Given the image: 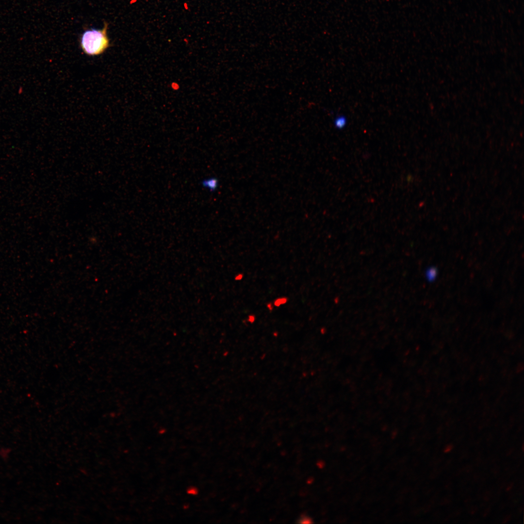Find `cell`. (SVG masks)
I'll use <instances>...</instances> for the list:
<instances>
[{"instance_id":"9c48e42d","label":"cell","mask_w":524,"mask_h":524,"mask_svg":"<svg viewBox=\"0 0 524 524\" xmlns=\"http://www.w3.org/2000/svg\"><path fill=\"white\" fill-rule=\"evenodd\" d=\"M512 486L513 485H512V483H510L509 485H508L507 486V490H508V491L509 490L512 488Z\"/></svg>"},{"instance_id":"5b68a950","label":"cell","mask_w":524,"mask_h":524,"mask_svg":"<svg viewBox=\"0 0 524 524\" xmlns=\"http://www.w3.org/2000/svg\"><path fill=\"white\" fill-rule=\"evenodd\" d=\"M491 497V492L489 491H485L483 494V498L485 501L489 500Z\"/></svg>"},{"instance_id":"7a4b0ae2","label":"cell","mask_w":524,"mask_h":524,"mask_svg":"<svg viewBox=\"0 0 524 524\" xmlns=\"http://www.w3.org/2000/svg\"><path fill=\"white\" fill-rule=\"evenodd\" d=\"M202 185L204 187L211 191H214L218 186V181L215 178H207L202 181Z\"/></svg>"},{"instance_id":"52a82bcc","label":"cell","mask_w":524,"mask_h":524,"mask_svg":"<svg viewBox=\"0 0 524 524\" xmlns=\"http://www.w3.org/2000/svg\"><path fill=\"white\" fill-rule=\"evenodd\" d=\"M468 510L469 513L473 514L476 512L477 508L476 506H472L469 507Z\"/></svg>"},{"instance_id":"277c9868","label":"cell","mask_w":524,"mask_h":524,"mask_svg":"<svg viewBox=\"0 0 524 524\" xmlns=\"http://www.w3.org/2000/svg\"><path fill=\"white\" fill-rule=\"evenodd\" d=\"M288 301V298L285 297H282L277 298L274 302V305L276 307H279L282 305L285 304Z\"/></svg>"},{"instance_id":"ba28073f","label":"cell","mask_w":524,"mask_h":524,"mask_svg":"<svg viewBox=\"0 0 524 524\" xmlns=\"http://www.w3.org/2000/svg\"><path fill=\"white\" fill-rule=\"evenodd\" d=\"M490 510L489 508H486L483 512V516H486L487 515H488L490 513Z\"/></svg>"},{"instance_id":"3957f363","label":"cell","mask_w":524,"mask_h":524,"mask_svg":"<svg viewBox=\"0 0 524 524\" xmlns=\"http://www.w3.org/2000/svg\"><path fill=\"white\" fill-rule=\"evenodd\" d=\"M347 123V120L344 116H338L334 120V124L335 127L338 129H342L345 127Z\"/></svg>"},{"instance_id":"8992f818","label":"cell","mask_w":524,"mask_h":524,"mask_svg":"<svg viewBox=\"0 0 524 524\" xmlns=\"http://www.w3.org/2000/svg\"><path fill=\"white\" fill-rule=\"evenodd\" d=\"M453 448V445L452 444H447L444 448L443 451L445 453L449 452L450 451H451L452 450Z\"/></svg>"},{"instance_id":"6da1fadb","label":"cell","mask_w":524,"mask_h":524,"mask_svg":"<svg viewBox=\"0 0 524 524\" xmlns=\"http://www.w3.org/2000/svg\"><path fill=\"white\" fill-rule=\"evenodd\" d=\"M107 24L105 23L101 30L92 29L86 30L82 34L81 46L85 54L90 56L102 53L109 47V41L107 35Z\"/></svg>"}]
</instances>
